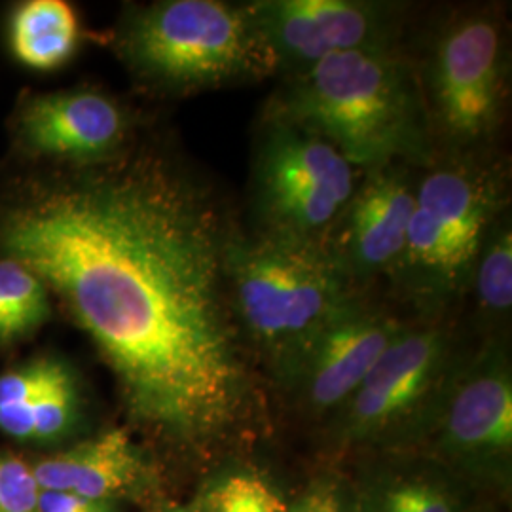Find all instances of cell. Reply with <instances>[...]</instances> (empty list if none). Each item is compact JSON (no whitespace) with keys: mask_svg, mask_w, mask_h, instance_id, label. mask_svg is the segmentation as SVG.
I'll return each mask as SVG.
<instances>
[{"mask_svg":"<svg viewBox=\"0 0 512 512\" xmlns=\"http://www.w3.org/2000/svg\"><path fill=\"white\" fill-rule=\"evenodd\" d=\"M40 486L23 459L0 454V512H38Z\"/></svg>","mask_w":512,"mask_h":512,"instance_id":"cell-22","label":"cell"},{"mask_svg":"<svg viewBox=\"0 0 512 512\" xmlns=\"http://www.w3.org/2000/svg\"><path fill=\"white\" fill-rule=\"evenodd\" d=\"M264 114L329 141L361 175L393 164L421 169L437 156L406 46L332 55L285 76Z\"/></svg>","mask_w":512,"mask_h":512,"instance_id":"cell-2","label":"cell"},{"mask_svg":"<svg viewBox=\"0 0 512 512\" xmlns=\"http://www.w3.org/2000/svg\"><path fill=\"white\" fill-rule=\"evenodd\" d=\"M38 512H116L112 501H95L82 495L40 490Z\"/></svg>","mask_w":512,"mask_h":512,"instance_id":"cell-24","label":"cell"},{"mask_svg":"<svg viewBox=\"0 0 512 512\" xmlns=\"http://www.w3.org/2000/svg\"><path fill=\"white\" fill-rule=\"evenodd\" d=\"M80 412V387L76 378H71L10 420L0 423V431L21 442H55L73 431L80 421Z\"/></svg>","mask_w":512,"mask_h":512,"instance_id":"cell-20","label":"cell"},{"mask_svg":"<svg viewBox=\"0 0 512 512\" xmlns=\"http://www.w3.org/2000/svg\"><path fill=\"white\" fill-rule=\"evenodd\" d=\"M473 296L476 313L490 329L505 325L512 308V228L507 213L495 224L476 260L467 296Z\"/></svg>","mask_w":512,"mask_h":512,"instance_id":"cell-17","label":"cell"},{"mask_svg":"<svg viewBox=\"0 0 512 512\" xmlns=\"http://www.w3.org/2000/svg\"><path fill=\"white\" fill-rule=\"evenodd\" d=\"M194 512H287L289 503L270 478L247 465H228L203 482Z\"/></svg>","mask_w":512,"mask_h":512,"instance_id":"cell-19","label":"cell"},{"mask_svg":"<svg viewBox=\"0 0 512 512\" xmlns=\"http://www.w3.org/2000/svg\"><path fill=\"white\" fill-rule=\"evenodd\" d=\"M473 488L416 452L378 454L349 486L351 512H467Z\"/></svg>","mask_w":512,"mask_h":512,"instance_id":"cell-15","label":"cell"},{"mask_svg":"<svg viewBox=\"0 0 512 512\" xmlns=\"http://www.w3.org/2000/svg\"><path fill=\"white\" fill-rule=\"evenodd\" d=\"M114 42L131 74L165 95L215 92L277 74L247 2H152L129 12Z\"/></svg>","mask_w":512,"mask_h":512,"instance_id":"cell-5","label":"cell"},{"mask_svg":"<svg viewBox=\"0 0 512 512\" xmlns=\"http://www.w3.org/2000/svg\"><path fill=\"white\" fill-rule=\"evenodd\" d=\"M247 6L283 78L332 55L404 48L410 25V4L387 0H253Z\"/></svg>","mask_w":512,"mask_h":512,"instance_id":"cell-10","label":"cell"},{"mask_svg":"<svg viewBox=\"0 0 512 512\" xmlns=\"http://www.w3.org/2000/svg\"><path fill=\"white\" fill-rule=\"evenodd\" d=\"M129 135L128 110L92 88L33 95L16 114L19 148L69 167L109 162L126 150Z\"/></svg>","mask_w":512,"mask_h":512,"instance_id":"cell-13","label":"cell"},{"mask_svg":"<svg viewBox=\"0 0 512 512\" xmlns=\"http://www.w3.org/2000/svg\"><path fill=\"white\" fill-rule=\"evenodd\" d=\"M361 179L329 141L262 112L249 183L253 232L323 243Z\"/></svg>","mask_w":512,"mask_h":512,"instance_id":"cell-8","label":"cell"},{"mask_svg":"<svg viewBox=\"0 0 512 512\" xmlns=\"http://www.w3.org/2000/svg\"><path fill=\"white\" fill-rule=\"evenodd\" d=\"M418 171L393 164L363 175L323 241L336 266L361 293H370L384 277L389 281L403 260Z\"/></svg>","mask_w":512,"mask_h":512,"instance_id":"cell-12","label":"cell"},{"mask_svg":"<svg viewBox=\"0 0 512 512\" xmlns=\"http://www.w3.org/2000/svg\"><path fill=\"white\" fill-rule=\"evenodd\" d=\"M71 378H74L73 370L55 357H40L0 374V423Z\"/></svg>","mask_w":512,"mask_h":512,"instance_id":"cell-21","label":"cell"},{"mask_svg":"<svg viewBox=\"0 0 512 512\" xmlns=\"http://www.w3.org/2000/svg\"><path fill=\"white\" fill-rule=\"evenodd\" d=\"M437 154L482 152L505 124L511 95L507 21L494 6L454 8L414 55Z\"/></svg>","mask_w":512,"mask_h":512,"instance_id":"cell-6","label":"cell"},{"mask_svg":"<svg viewBox=\"0 0 512 512\" xmlns=\"http://www.w3.org/2000/svg\"><path fill=\"white\" fill-rule=\"evenodd\" d=\"M509 171L492 150L437 154L418 171L403 260L389 283L418 319L467 296L476 260L509 213Z\"/></svg>","mask_w":512,"mask_h":512,"instance_id":"cell-3","label":"cell"},{"mask_svg":"<svg viewBox=\"0 0 512 512\" xmlns=\"http://www.w3.org/2000/svg\"><path fill=\"white\" fill-rule=\"evenodd\" d=\"M467 512H488V511H484V509H476L475 505H473V507H471V509H469V511Z\"/></svg>","mask_w":512,"mask_h":512,"instance_id":"cell-26","label":"cell"},{"mask_svg":"<svg viewBox=\"0 0 512 512\" xmlns=\"http://www.w3.org/2000/svg\"><path fill=\"white\" fill-rule=\"evenodd\" d=\"M40 490L82 495L95 501L143 494L152 482L145 452L126 429H107L82 440L67 452L33 465Z\"/></svg>","mask_w":512,"mask_h":512,"instance_id":"cell-14","label":"cell"},{"mask_svg":"<svg viewBox=\"0 0 512 512\" xmlns=\"http://www.w3.org/2000/svg\"><path fill=\"white\" fill-rule=\"evenodd\" d=\"M152 512H194V509L190 505L184 507V505H177V503H162Z\"/></svg>","mask_w":512,"mask_h":512,"instance_id":"cell-25","label":"cell"},{"mask_svg":"<svg viewBox=\"0 0 512 512\" xmlns=\"http://www.w3.org/2000/svg\"><path fill=\"white\" fill-rule=\"evenodd\" d=\"M230 304L243 344L281 389L317 332L357 291L323 243L239 228L226 260Z\"/></svg>","mask_w":512,"mask_h":512,"instance_id":"cell-4","label":"cell"},{"mask_svg":"<svg viewBox=\"0 0 512 512\" xmlns=\"http://www.w3.org/2000/svg\"><path fill=\"white\" fill-rule=\"evenodd\" d=\"M287 512H351L349 486L340 476H317L289 503Z\"/></svg>","mask_w":512,"mask_h":512,"instance_id":"cell-23","label":"cell"},{"mask_svg":"<svg viewBox=\"0 0 512 512\" xmlns=\"http://www.w3.org/2000/svg\"><path fill=\"white\" fill-rule=\"evenodd\" d=\"M416 454L471 488L505 490L512 471V368L503 336L465 353Z\"/></svg>","mask_w":512,"mask_h":512,"instance_id":"cell-9","label":"cell"},{"mask_svg":"<svg viewBox=\"0 0 512 512\" xmlns=\"http://www.w3.org/2000/svg\"><path fill=\"white\" fill-rule=\"evenodd\" d=\"M238 230L215 186L156 150L67 167L0 198V256L65 304L131 423L186 458H217L264 423L228 291Z\"/></svg>","mask_w":512,"mask_h":512,"instance_id":"cell-1","label":"cell"},{"mask_svg":"<svg viewBox=\"0 0 512 512\" xmlns=\"http://www.w3.org/2000/svg\"><path fill=\"white\" fill-rule=\"evenodd\" d=\"M50 291L29 268L0 256V346L37 332L52 313Z\"/></svg>","mask_w":512,"mask_h":512,"instance_id":"cell-18","label":"cell"},{"mask_svg":"<svg viewBox=\"0 0 512 512\" xmlns=\"http://www.w3.org/2000/svg\"><path fill=\"white\" fill-rule=\"evenodd\" d=\"M14 57L33 71H55L73 59L82 44V25L65 0H29L8 25Z\"/></svg>","mask_w":512,"mask_h":512,"instance_id":"cell-16","label":"cell"},{"mask_svg":"<svg viewBox=\"0 0 512 512\" xmlns=\"http://www.w3.org/2000/svg\"><path fill=\"white\" fill-rule=\"evenodd\" d=\"M463 357L446 317H416L330 416V444L338 452H416Z\"/></svg>","mask_w":512,"mask_h":512,"instance_id":"cell-7","label":"cell"},{"mask_svg":"<svg viewBox=\"0 0 512 512\" xmlns=\"http://www.w3.org/2000/svg\"><path fill=\"white\" fill-rule=\"evenodd\" d=\"M408 323L370 293L355 296L317 332L281 391L306 416L329 420Z\"/></svg>","mask_w":512,"mask_h":512,"instance_id":"cell-11","label":"cell"}]
</instances>
